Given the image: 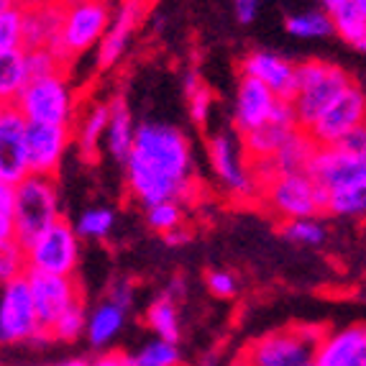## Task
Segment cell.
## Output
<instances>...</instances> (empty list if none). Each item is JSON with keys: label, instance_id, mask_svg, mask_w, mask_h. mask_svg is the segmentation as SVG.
<instances>
[{"label": "cell", "instance_id": "obj_53", "mask_svg": "<svg viewBox=\"0 0 366 366\" xmlns=\"http://www.w3.org/2000/svg\"><path fill=\"white\" fill-rule=\"evenodd\" d=\"M307 366H312V364H307Z\"/></svg>", "mask_w": 366, "mask_h": 366}, {"label": "cell", "instance_id": "obj_13", "mask_svg": "<svg viewBox=\"0 0 366 366\" xmlns=\"http://www.w3.org/2000/svg\"><path fill=\"white\" fill-rule=\"evenodd\" d=\"M29 167V121L13 105L0 110V184L24 182Z\"/></svg>", "mask_w": 366, "mask_h": 366}, {"label": "cell", "instance_id": "obj_22", "mask_svg": "<svg viewBox=\"0 0 366 366\" xmlns=\"http://www.w3.org/2000/svg\"><path fill=\"white\" fill-rule=\"evenodd\" d=\"M129 310L113 300H100L98 305L90 310L87 317V341L92 348H108L110 343L121 336L123 325H126Z\"/></svg>", "mask_w": 366, "mask_h": 366}, {"label": "cell", "instance_id": "obj_33", "mask_svg": "<svg viewBox=\"0 0 366 366\" xmlns=\"http://www.w3.org/2000/svg\"><path fill=\"white\" fill-rule=\"evenodd\" d=\"M333 26H336L338 36L346 44H351L354 49H359V44L366 39V16L354 6V0L333 13Z\"/></svg>", "mask_w": 366, "mask_h": 366}, {"label": "cell", "instance_id": "obj_23", "mask_svg": "<svg viewBox=\"0 0 366 366\" xmlns=\"http://www.w3.org/2000/svg\"><path fill=\"white\" fill-rule=\"evenodd\" d=\"M110 121V103H92L90 108L77 118V149L85 159H95L100 154V147H105V134H108Z\"/></svg>", "mask_w": 366, "mask_h": 366}, {"label": "cell", "instance_id": "obj_36", "mask_svg": "<svg viewBox=\"0 0 366 366\" xmlns=\"http://www.w3.org/2000/svg\"><path fill=\"white\" fill-rule=\"evenodd\" d=\"M182 205H179L177 200H169V202H159V205H154V208H147V223L152 231L162 233V236H167V233L177 231V228H182Z\"/></svg>", "mask_w": 366, "mask_h": 366}, {"label": "cell", "instance_id": "obj_20", "mask_svg": "<svg viewBox=\"0 0 366 366\" xmlns=\"http://www.w3.org/2000/svg\"><path fill=\"white\" fill-rule=\"evenodd\" d=\"M366 346V323H354L346 328L330 330L317 346L312 366H351Z\"/></svg>", "mask_w": 366, "mask_h": 366}, {"label": "cell", "instance_id": "obj_16", "mask_svg": "<svg viewBox=\"0 0 366 366\" xmlns=\"http://www.w3.org/2000/svg\"><path fill=\"white\" fill-rule=\"evenodd\" d=\"M72 126H51V123H29V167L31 174L54 177L61 159L72 144Z\"/></svg>", "mask_w": 366, "mask_h": 366}, {"label": "cell", "instance_id": "obj_45", "mask_svg": "<svg viewBox=\"0 0 366 366\" xmlns=\"http://www.w3.org/2000/svg\"><path fill=\"white\" fill-rule=\"evenodd\" d=\"M167 244H184L187 241V233L182 231V228H177V231H172V233H167Z\"/></svg>", "mask_w": 366, "mask_h": 366}, {"label": "cell", "instance_id": "obj_31", "mask_svg": "<svg viewBox=\"0 0 366 366\" xmlns=\"http://www.w3.org/2000/svg\"><path fill=\"white\" fill-rule=\"evenodd\" d=\"M87 317H90V310H85V302H82V300L74 302V305L51 325V330H49L51 341L74 343L77 338L87 336Z\"/></svg>", "mask_w": 366, "mask_h": 366}, {"label": "cell", "instance_id": "obj_21", "mask_svg": "<svg viewBox=\"0 0 366 366\" xmlns=\"http://www.w3.org/2000/svg\"><path fill=\"white\" fill-rule=\"evenodd\" d=\"M136 131L139 126L134 123L129 105L123 98L110 100V121H108V134H105V152L113 162L126 164L131 149H134Z\"/></svg>", "mask_w": 366, "mask_h": 366}, {"label": "cell", "instance_id": "obj_44", "mask_svg": "<svg viewBox=\"0 0 366 366\" xmlns=\"http://www.w3.org/2000/svg\"><path fill=\"white\" fill-rule=\"evenodd\" d=\"M320 3H323V11H328L330 16H333V13L341 11L343 6H348L351 0H320Z\"/></svg>", "mask_w": 366, "mask_h": 366}, {"label": "cell", "instance_id": "obj_19", "mask_svg": "<svg viewBox=\"0 0 366 366\" xmlns=\"http://www.w3.org/2000/svg\"><path fill=\"white\" fill-rule=\"evenodd\" d=\"M64 3L49 0V3H31L26 8V36L24 49H51L56 41L64 21Z\"/></svg>", "mask_w": 366, "mask_h": 366}, {"label": "cell", "instance_id": "obj_7", "mask_svg": "<svg viewBox=\"0 0 366 366\" xmlns=\"http://www.w3.org/2000/svg\"><path fill=\"white\" fill-rule=\"evenodd\" d=\"M0 341L6 346L21 343H49L51 336L44 328L34 292H31L29 274L3 282L0 290Z\"/></svg>", "mask_w": 366, "mask_h": 366}, {"label": "cell", "instance_id": "obj_48", "mask_svg": "<svg viewBox=\"0 0 366 366\" xmlns=\"http://www.w3.org/2000/svg\"><path fill=\"white\" fill-rule=\"evenodd\" d=\"M354 6L359 8V11H361V13H364V16H366V0H354Z\"/></svg>", "mask_w": 366, "mask_h": 366}, {"label": "cell", "instance_id": "obj_38", "mask_svg": "<svg viewBox=\"0 0 366 366\" xmlns=\"http://www.w3.org/2000/svg\"><path fill=\"white\" fill-rule=\"evenodd\" d=\"M16 241V187L0 184V244Z\"/></svg>", "mask_w": 366, "mask_h": 366}, {"label": "cell", "instance_id": "obj_14", "mask_svg": "<svg viewBox=\"0 0 366 366\" xmlns=\"http://www.w3.org/2000/svg\"><path fill=\"white\" fill-rule=\"evenodd\" d=\"M144 16H147V0H121L118 3L108 31H105L103 41L98 46V54H95L100 72H108V69H113L123 59V54L129 51L134 34L141 26V21H144Z\"/></svg>", "mask_w": 366, "mask_h": 366}, {"label": "cell", "instance_id": "obj_46", "mask_svg": "<svg viewBox=\"0 0 366 366\" xmlns=\"http://www.w3.org/2000/svg\"><path fill=\"white\" fill-rule=\"evenodd\" d=\"M56 366H92V361H85V359H67V361H61V364Z\"/></svg>", "mask_w": 366, "mask_h": 366}, {"label": "cell", "instance_id": "obj_40", "mask_svg": "<svg viewBox=\"0 0 366 366\" xmlns=\"http://www.w3.org/2000/svg\"><path fill=\"white\" fill-rule=\"evenodd\" d=\"M105 297L118 302V305H123L126 310H131V305H134V282L126 280V277H118V280H113L108 285Z\"/></svg>", "mask_w": 366, "mask_h": 366}, {"label": "cell", "instance_id": "obj_2", "mask_svg": "<svg viewBox=\"0 0 366 366\" xmlns=\"http://www.w3.org/2000/svg\"><path fill=\"white\" fill-rule=\"evenodd\" d=\"M328 336L320 325H290L264 333L246 346L241 361L249 366H307Z\"/></svg>", "mask_w": 366, "mask_h": 366}, {"label": "cell", "instance_id": "obj_37", "mask_svg": "<svg viewBox=\"0 0 366 366\" xmlns=\"http://www.w3.org/2000/svg\"><path fill=\"white\" fill-rule=\"evenodd\" d=\"M29 274L26 264V249L19 241H6L0 244V282H11L16 277Z\"/></svg>", "mask_w": 366, "mask_h": 366}, {"label": "cell", "instance_id": "obj_15", "mask_svg": "<svg viewBox=\"0 0 366 366\" xmlns=\"http://www.w3.org/2000/svg\"><path fill=\"white\" fill-rule=\"evenodd\" d=\"M277 103H280V98L264 82L241 74L236 85V95H233V129L241 136H246L251 131L267 126L272 121Z\"/></svg>", "mask_w": 366, "mask_h": 366}, {"label": "cell", "instance_id": "obj_43", "mask_svg": "<svg viewBox=\"0 0 366 366\" xmlns=\"http://www.w3.org/2000/svg\"><path fill=\"white\" fill-rule=\"evenodd\" d=\"M167 295H169L172 300H179L184 295V280L182 277H174V280L169 282V290H167Z\"/></svg>", "mask_w": 366, "mask_h": 366}, {"label": "cell", "instance_id": "obj_12", "mask_svg": "<svg viewBox=\"0 0 366 366\" xmlns=\"http://www.w3.org/2000/svg\"><path fill=\"white\" fill-rule=\"evenodd\" d=\"M366 126V92L359 85H351L343 90L333 103L325 108V113L312 123L307 134L317 147H336L354 131Z\"/></svg>", "mask_w": 366, "mask_h": 366}, {"label": "cell", "instance_id": "obj_1", "mask_svg": "<svg viewBox=\"0 0 366 366\" xmlns=\"http://www.w3.org/2000/svg\"><path fill=\"white\" fill-rule=\"evenodd\" d=\"M123 174L129 195L144 208L169 200L182 202L195 184V162L187 136L172 123H139Z\"/></svg>", "mask_w": 366, "mask_h": 366}, {"label": "cell", "instance_id": "obj_51", "mask_svg": "<svg viewBox=\"0 0 366 366\" xmlns=\"http://www.w3.org/2000/svg\"><path fill=\"white\" fill-rule=\"evenodd\" d=\"M31 3H49V0H31Z\"/></svg>", "mask_w": 366, "mask_h": 366}, {"label": "cell", "instance_id": "obj_3", "mask_svg": "<svg viewBox=\"0 0 366 366\" xmlns=\"http://www.w3.org/2000/svg\"><path fill=\"white\" fill-rule=\"evenodd\" d=\"M351 85H354L351 74L338 64L320 59L297 64V92H295L292 105L297 110L300 129H310L325 113V108Z\"/></svg>", "mask_w": 366, "mask_h": 366}, {"label": "cell", "instance_id": "obj_8", "mask_svg": "<svg viewBox=\"0 0 366 366\" xmlns=\"http://www.w3.org/2000/svg\"><path fill=\"white\" fill-rule=\"evenodd\" d=\"M262 195L267 208L285 223L300 218H315L317 213L325 210V200H328V192L315 182L310 172L277 174L262 187Z\"/></svg>", "mask_w": 366, "mask_h": 366}, {"label": "cell", "instance_id": "obj_49", "mask_svg": "<svg viewBox=\"0 0 366 366\" xmlns=\"http://www.w3.org/2000/svg\"><path fill=\"white\" fill-rule=\"evenodd\" d=\"M64 6H74V3H87V0H61Z\"/></svg>", "mask_w": 366, "mask_h": 366}, {"label": "cell", "instance_id": "obj_50", "mask_svg": "<svg viewBox=\"0 0 366 366\" xmlns=\"http://www.w3.org/2000/svg\"><path fill=\"white\" fill-rule=\"evenodd\" d=\"M359 51H364V54H366V39H364V41L359 44Z\"/></svg>", "mask_w": 366, "mask_h": 366}, {"label": "cell", "instance_id": "obj_27", "mask_svg": "<svg viewBox=\"0 0 366 366\" xmlns=\"http://www.w3.org/2000/svg\"><path fill=\"white\" fill-rule=\"evenodd\" d=\"M285 29H287V34L295 39H325V36H330V34H336L333 16H330L328 11L292 13V16L285 21Z\"/></svg>", "mask_w": 366, "mask_h": 366}, {"label": "cell", "instance_id": "obj_30", "mask_svg": "<svg viewBox=\"0 0 366 366\" xmlns=\"http://www.w3.org/2000/svg\"><path fill=\"white\" fill-rule=\"evenodd\" d=\"M134 366H179V348L177 343L164 338H152L139 351L131 354Z\"/></svg>", "mask_w": 366, "mask_h": 366}, {"label": "cell", "instance_id": "obj_32", "mask_svg": "<svg viewBox=\"0 0 366 366\" xmlns=\"http://www.w3.org/2000/svg\"><path fill=\"white\" fill-rule=\"evenodd\" d=\"M113 226H116V215L108 208H90L74 220V231L85 241H103L110 236Z\"/></svg>", "mask_w": 366, "mask_h": 366}, {"label": "cell", "instance_id": "obj_28", "mask_svg": "<svg viewBox=\"0 0 366 366\" xmlns=\"http://www.w3.org/2000/svg\"><path fill=\"white\" fill-rule=\"evenodd\" d=\"M325 213L336 218H364L366 215V184L330 189L325 200Z\"/></svg>", "mask_w": 366, "mask_h": 366}, {"label": "cell", "instance_id": "obj_35", "mask_svg": "<svg viewBox=\"0 0 366 366\" xmlns=\"http://www.w3.org/2000/svg\"><path fill=\"white\" fill-rule=\"evenodd\" d=\"M282 233L287 241L297 246H320L325 241V226L317 218H300L287 220L282 226Z\"/></svg>", "mask_w": 366, "mask_h": 366}, {"label": "cell", "instance_id": "obj_5", "mask_svg": "<svg viewBox=\"0 0 366 366\" xmlns=\"http://www.w3.org/2000/svg\"><path fill=\"white\" fill-rule=\"evenodd\" d=\"M56 220H61V213L54 177L29 174L16 184V241L24 249L44 236Z\"/></svg>", "mask_w": 366, "mask_h": 366}, {"label": "cell", "instance_id": "obj_42", "mask_svg": "<svg viewBox=\"0 0 366 366\" xmlns=\"http://www.w3.org/2000/svg\"><path fill=\"white\" fill-rule=\"evenodd\" d=\"M92 366H134L131 364V354H123V351H105L98 359L92 361Z\"/></svg>", "mask_w": 366, "mask_h": 366}, {"label": "cell", "instance_id": "obj_10", "mask_svg": "<svg viewBox=\"0 0 366 366\" xmlns=\"http://www.w3.org/2000/svg\"><path fill=\"white\" fill-rule=\"evenodd\" d=\"M208 159L215 179H218L220 187L226 189L228 195L246 200V197H254L262 189L257 172L246 162L244 144H238V139L233 134L215 131L208 139Z\"/></svg>", "mask_w": 366, "mask_h": 366}, {"label": "cell", "instance_id": "obj_39", "mask_svg": "<svg viewBox=\"0 0 366 366\" xmlns=\"http://www.w3.org/2000/svg\"><path fill=\"white\" fill-rule=\"evenodd\" d=\"M208 290L213 297H220V300H228L238 292V280L233 272L228 269H213L208 272Z\"/></svg>", "mask_w": 366, "mask_h": 366}, {"label": "cell", "instance_id": "obj_9", "mask_svg": "<svg viewBox=\"0 0 366 366\" xmlns=\"http://www.w3.org/2000/svg\"><path fill=\"white\" fill-rule=\"evenodd\" d=\"M307 172L325 192L351 184H366V126L354 131L336 147H317Z\"/></svg>", "mask_w": 366, "mask_h": 366}, {"label": "cell", "instance_id": "obj_17", "mask_svg": "<svg viewBox=\"0 0 366 366\" xmlns=\"http://www.w3.org/2000/svg\"><path fill=\"white\" fill-rule=\"evenodd\" d=\"M29 285L34 300H36L39 317H41L46 333L51 330V325L59 320L74 302H79V285L72 277H59V274H36L29 272Z\"/></svg>", "mask_w": 366, "mask_h": 366}, {"label": "cell", "instance_id": "obj_18", "mask_svg": "<svg viewBox=\"0 0 366 366\" xmlns=\"http://www.w3.org/2000/svg\"><path fill=\"white\" fill-rule=\"evenodd\" d=\"M241 72L246 77H254L274 92L277 98L292 100L297 92V64L285 59L282 54L267 49H254L241 61Z\"/></svg>", "mask_w": 366, "mask_h": 366}, {"label": "cell", "instance_id": "obj_34", "mask_svg": "<svg viewBox=\"0 0 366 366\" xmlns=\"http://www.w3.org/2000/svg\"><path fill=\"white\" fill-rule=\"evenodd\" d=\"M184 92H187V105H189L192 121H195L197 126H205L210 118V108H213V95H210L208 85H205L197 74H187Z\"/></svg>", "mask_w": 366, "mask_h": 366}, {"label": "cell", "instance_id": "obj_11", "mask_svg": "<svg viewBox=\"0 0 366 366\" xmlns=\"http://www.w3.org/2000/svg\"><path fill=\"white\" fill-rule=\"evenodd\" d=\"M26 264L29 272L36 274L72 277L79 264V236L74 231V223L64 218L56 220L49 231L26 249Z\"/></svg>", "mask_w": 366, "mask_h": 366}, {"label": "cell", "instance_id": "obj_24", "mask_svg": "<svg viewBox=\"0 0 366 366\" xmlns=\"http://www.w3.org/2000/svg\"><path fill=\"white\" fill-rule=\"evenodd\" d=\"M297 129H287V126H280V123H267L262 129L251 131V134L241 136V144L246 149V157L249 162H264V159H274L277 152L285 147V141L295 134Z\"/></svg>", "mask_w": 366, "mask_h": 366}, {"label": "cell", "instance_id": "obj_41", "mask_svg": "<svg viewBox=\"0 0 366 366\" xmlns=\"http://www.w3.org/2000/svg\"><path fill=\"white\" fill-rule=\"evenodd\" d=\"M264 0H233V13H236V21L241 26L254 24L259 8H262Z\"/></svg>", "mask_w": 366, "mask_h": 366}, {"label": "cell", "instance_id": "obj_47", "mask_svg": "<svg viewBox=\"0 0 366 366\" xmlns=\"http://www.w3.org/2000/svg\"><path fill=\"white\" fill-rule=\"evenodd\" d=\"M13 6H21V0H0V8H13Z\"/></svg>", "mask_w": 366, "mask_h": 366}, {"label": "cell", "instance_id": "obj_29", "mask_svg": "<svg viewBox=\"0 0 366 366\" xmlns=\"http://www.w3.org/2000/svg\"><path fill=\"white\" fill-rule=\"evenodd\" d=\"M26 36V8H0V54L24 49Z\"/></svg>", "mask_w": 366, "mask_h": 366}, {"label": "cell", "instance_id": "obj_4", "mask_svg": "<svg viewBox=\"0 0 366 366\" xmlns=\"http://www.w3.org/2000/svg\"><path fill=\"white\" fill-rule=\"evenodd\" d=\"M8 105H13L29 123L72 126L77 116V98H74L72 82L61 72L34 77Z\"/></svg>", "mask_w": 366, "mask_h": 366}, {"label": "cell", "instance_id": "obj_26", "mask_svg": "<svg viewBox=\"0 0 366 366\" xmlns=\"http://www.w3.org/2000/svg\"><path fill=\"white\" fill-rule=\"evenodd\" d=\"M29 82H31V69H29V54H26V49L0 54V98H3V105L13 103V98Z\"/></svg>", "mask_w": 366, "mask_h": 366}, {"label": "cell", "instance_id": "obj_25", "mask_svg": "<svg viewBox=\"0 0 366 366\" xmlns=\"http://www.w3.org/2000/svg\"><path fill=\"white\" fill-rule=\"evenodd\" d=\"M147 325L154 333V338L179 343L182 336V323H179L177 300H172L167 292H162L157 300H152L147 307Z\"/></svg>", "mask_w": 366, "mask_h": 366}, {"label": "cell", "instance_id": "obj_6", "mask_svg": "<svg viewBox=\"0 0 366 366\" xmlns=\"http://www.w3.org/2000/svg\"><path fill=\"white\" fill-rule=\"evenodd\" d=\"M113 19V8L108 0H87L64 8L59 36L51 44V51L61 64L87 54L90 49H98L105 31Z\"/></svg>", "mask_w": 366, "mask_h": 366}, {"label": "cell", "instance_id": "obj_52", "mask_svg": "<svg viewBox=\"0 0 366 366\" xmlns=\"http://www.w3.org/2000/svg\"><path fill=\"white\" fill-rule=\"evenodd\" d=\"M241 366H249V364H244V361H241Z\"/></svg>", "mask_w": 366, "mask_h": 366}]
</instances>
